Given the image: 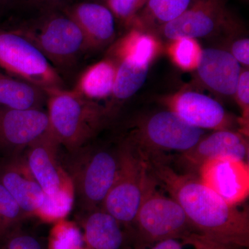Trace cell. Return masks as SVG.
<instances>
[{
  "label": "cell",
  "instance_id": "28",
  "mask_svg": "<svg viewBox=\"0 0 249 249\" xmlns=\"http://www.w3.org/2000/svg\"><path fill=\"white\" fill-rule=\"evenodd\" d=\"M114 17L130 26L147 0H106Z\"/></svg>",
  "mask_w": 249,
  "mask_h": 249
},
{
  "label": "cell",
  "instance_id": "3",
  "mask_svg": "<svg viewBox=\"0 0 249 249\" xmlns=\"http://www.w3.org/2000/svg\"><path fill=\"white\" fill-rule=\"evenodd\" d=\"M68 173L73 196L85 214L102 209L103 202L114 184L119 168V147L87 149L74 152Z\"/></svg>",
  "mask_w": 249,
  "mask_h": 249
},
{
  "label": "cell",
  "instance_id": "8",
  "mask_svg": "<svg viewBox=\"0 0 249 249\" xmlns=\"http://www.w3.org/2000/svg\"><path fill=\"white\" fill-rule=\"evenodd\" d=\"M0 70L44 90L65 88L58 70L14 30L0 29Z\"/></svg>",
  "mask_w": 249,
  "mask_h": 249
},
{
  "label": "cell",
  "instance_id": "35",
  "mask_svg": "<svg viewBox=\"0 0 249 249\" xmlns=\"http://www.w3.org/2000/svg\"><path fill=\"white\" fill-rule=\"evenodd\" d=\"M104 1H106V0H104Z\"/></svg>",
  "mask_w": 249,
  "mask_h": 249
},
{
  "label": "cell",
  "instance_id": "24",
  "mask_svg": "<svg viewBox=\"0 0 249 249\" xmlns=\"http://www.w3.org/2000/svg\"><path fill=\"white\" fill-rule=\"evenodd\" d=\"M202 49L197 40L181 37L170 40L168 53L174 65L184 71H196Z\"/></svg>",
  "mask_w": 249,
  "mask_h": 249
},
{
  "label": "cell",
  "instance_id": "7",
  "mask_svg": "<svg viewBox=\"0 0 249 249\" xmlns=\"http://www.w3.org/2000/svg\"><path fill=\"white\" fill-rule=\"evenodd\" d=\"M127 140L145 156L163 152H186L205 135L204 129L194 127L171 110L160 111L144 118Z\"/></svg>",
  "mask_w": 249,
  "mask_h": 249
},
{
  "label": "cell",
  "instance_id": "4",
  "mask_svg": "<svg viewBox=\"0 0 249 249\" xmlns=\"http://www.w3.org/2000/svg\"><path fill=\"white\" fill-rule=\"evenodd\" d=\"M155 183L150 173L134 224L137 227L138 248L169 238L184 242L196 232L181 205L173 198L160 194Z\"/></svg>",
  "mask_w": 249,
  "mask_h": 249
},
{
  "label": "cell",
  "instance_id": "13",
  "mask_svg": "<svg viewBox=\"0 0 249 249\" xmlns=\"http://www.w3.org/2000/svg\"><path fill=\"white\" fill-rule=\"evenodd\" d=\"M170 110L191 125L202 129H230V116L222 105L207 95L183 90L165 99Z\"/></svg>",
  "mask_w": 249,
  "mask_h": 249
},
{
  "label": "cell",
  "instance_id": "9",
  "mask_svg": "<svg viewBox=\"0 0 249 249\" xmlns=\"http://www.w3.org/2000/svg\"><path fill=\"white\" fill-rule=\"evenodd\" d=\"M235 19L225 0H192L179 17L159 28L156 34L169 40L181 37L202 38L221 31L235 30Z\"/></svg>",
  "mask_w": 249,
  "mask_h": 249
},
{
  "label": "cell",
  "instance_id": "6",
  "mask_svg": "<svg viewBox=\"0 0 249 249\" xmlns=\"http://www.w3.org/2000/svg\"><path fill=\"white\" fill-rule=\"evenodd\" d=\"M14 31L34 44L55 69L73 66L89 52L83 32L67 14L49 15Z\"/></svg>",
  "mask_w": 249,
  "mask_h": 249
},
{
  "label": "cell",
  "instance_id": "34",
  "mask_svg": "<svg viewBox=\"0 0 249 249\" xmlns=\"http://www.w3.org/2000/svg\"><path fill=\"white\" fill-rule=\"evenodd\" d=\"M1 0H0V2H1Z\"/></svg>",
  "mask_w": 249,
  "mask_h": 249
},
{
  "label": "cell",
  "instance_id": "1",
  "mask_svg": "<svg viewBox=\"0 0 249 249\" xmlns=\"http://www.w3.org/2000/svg\"><path fill=\"white\" fill-rule=\"evenodd\" d=\"M144 157L150 173L181 205L198 233L221 243L249 247L248 211L228 204L192 174L177 173L163 155Z\"/></svg>",
  "mask_w": 249,
  "mask_h": 249
},
{
  "label": "cell",
  "instance_id": "15",
  "mask_svg": "<svg viewBox=\"0 0 249 249\" xmlns=\"http://www.w3.org/2000/svg\"><path fill=\"white\" fill-rule=\"evenodd\" d=\"M0 183L27 216L40 214L46 195L31 174L24 157H11L0 165Z\"/></svg>",
  "mask_w": 249,
  "mask_h": 249
},
{
  "label": "cell",
  "instance_id": "17",
  "mask_svg": "<svg viewBox=\"0 0 249 249\" xmlns=\"http://www.w3.org/2000/svg\"><path fill=\"white\" fill-rule=\"evenodd\" d=\"M66 14L83 32L89 52L102 49L114 42L115 17L106 5L92 1L78 3L67 10Z\"/></svg>",
  "mask_w": 249,
  "mask_h": 249
},
{
  "label": "cell",
  "instance_id": "25",
  "mask_svg": "<svg viewBox=\"0 0 249 249\" xmlns=\"http://www.w3.org/2000/svg\"><path fill=\"white\" fill-rule=\"evenodd\" d=\"M25 216L27 214L0 183V242H4L11 233L18 230Z\"/></svg>",
  "mask_w": 249,
  "mask_h": 249
},
{
  "label": "cell",
  "instance_id": "23",
  "mask_svg": "<svg viewBox=\"0 0 249 249\" xmlns=\"http://www.w3.org/2000/svg\"><path fill=\"white\" fill-rule=\"evenodd\" d=\"M116 62L117 70L111 98L113 102H124L133 96L142 88L147 79L150 65L128 59H122Z\"/></svg>",
  "mask_w": 249,
  "mask_h": 249
},
{
  "label": "cell",
  "instance_id": "5",
  "mask_svg": "<svg viewBox=\"0 0 249 249\" xmlns=\"http://www.w3.org/2000/svg\"><path fill=\"white\" fill-rule=\"evenodd\" d=\"M119 168L102 209L124 227L134 225L150 176L142 154L127 139L119 146Z\"/></svg>",
  "mask_w": 249,
  "mask_h": 249
},
{
  "label": "cell",
  "instance_id": "14",
  "mask_svg": "<svg viewBox=\"0 0 249 249\" xmlns=\"http://www.w3.org/2000/svg\"><path fill=\"white\" fill-rule=\"evenodd\" d=\"M242 70L240 64L230 52L207 48L202 49L196 71L198 81L211 92L234 97Z\"/></svg>",
  "mask_w": 249,
  "mask_h": 249
},
{
  "label": "cell",
  "instance_id": "26",
  "mask_svg": "<svg viewBox=\"0 0 249 249\" xmlns=\"http://www.w3.org/2000/svg\"><path fill=\"white\" fill-rule=\"evenodd\" d=\"M48 249H85L83 232L73 224L60 221L51 231Z\"/></svg>",
  "mask_w": 249,
  "mask_h": 249
},
{
  "label": "cell",
  "instance_id": "32",
  "mask_svg": "<svg viewBox=\"0 0 249 249\" xmlns=\"http://www.w3.org/2000/svg\"><path fill=\"white\" fill-rule=\"evenodd\" d=\"M137 249H146L145 248H137ZM150 249H183V244L178 239L169 238L160 241Z\"/></svg>",
  "mask_w": 249,
  "mask_h": 249
},
{
  "label": "cell",
  "instance_id": "18",
  "mask_svg": "<svg viewBox=\"0 0 249 249\" xmlns=\"http://www.w3.org/2000/svg\"><path fill=\"white\" fill-rule=\"evenodd\" d=\"M124 226L102 209L85 214L83 232L85 249H124Z\"/></svg>",
  "mask_w": 249,
  "mask_h": 249
},
{
  "label": "cell",
  "instance_id": "16",
  "mask_svg": "<svg viewBox=\"0 0 249 249\" xmlns=\"http://www.w3.org/2000/svg\"><path fill=\"white\" fill-rule=\"evenodd\" d=\"M248 137L231 129L217 130L200 139L193 148L182 153L181 160L188 167L199 169L205 162L219 158H232L247 162Z\"/></svg>",
  "mask_w": 249,
  "mask_h": 249
},
{
  "label": "cell",
  "instance_id": "12",
  "mask_svg": "<svg viewBox=\"0 0 249 249\" xmlns=\"http://www.w3.org/2000/svg\"><path fill=\"white\" fill-rule=\"evenodd\" d=\"M201 182L211 188L224 201L236 206L248 197V163L232 158L208 160L197 170Z\"/></svg>",
  "mask_w": 249,
  "mask_h": 249
},
{
  "label": "cell",
  "instance_id": "29",
  "mask_svg": "<svg viewBox=\"0 0 249 249\" xmlns=\"http://www.w3.org/2000/svg\"><path fill=\"white\" fill-rule=\"evenodd\" d=\"M5 249H42L40 242L34 236L16 230L4 241Z\"/></svg>",
  "mask_w": 249,
  "mask_h": 249
},
{
  "label": "cell",
  "instance_id": "33",
  "mask_svg": "<svg viewBox=\"0 0 249 249\" xmlns=\"http://www.w3.org/2000/svg\"><path fill=\"white\" fill-rule=\"evenodd\" d=\"M29 2L33 3V4L38 5H52L58 4L59 3H61L65 0H27Z\"/></svg>",
  "mask_w": 249,
  "mask_h": 249
},
{
  "label": "cell",
  "instance_id": "22",
  "mask_svg": "<svg viewBox=\"0 0 249 249\" xmlns=\"http://www.w3.org/2000/svg\"><path fill=\"white\" fill-rule=\"evenodd\" d=\"M192 0H147L129 27L155 32L157 29L179 17Z\"/></svg>",
  "mask_w": 249,
  "mask_h": 249
},
{
  "label": "cell",
  "instance_id": "2",
  "mask_svg": "<svg viewBox=\"0 0 249 249\" xmlns=\"http://www.w3.org/2000/svg\"><path fill=\"white\" fill-rule=\"evenodd\" d=\"M45 91L51 130L60 145L71 153L86 147L110 115L107 107L74 90L54 88Z\"/></svg>",
  "mask_w": 249,
  "mask_h": 249
},
{
  "label": "cell",
  "instance_id": "10",
  "mask_svg": "<svg viewBox=\"0 0 249 249\" xmlns=\"http://www.w3.org/2000/svg\"><path fill=\"white\" fill-rule=\"evenodd\" d=\"M51 131L47 111L42 108L11 109L0 106V152L11 157Z\"/></svg>",
  "mask_w": 249,
  "mask_h": 249
},
{
  "label": "cell",
  "instance_id": "11",
  "mask_svg": "<svg viewBox=\"0 0 249 249\" xmlns=\"http://www.w3.org/2000/svg\"><path fill=\"white\" fill-rule=\"evenodd\" d=\"M59 146L60 144L51 130L24 150V158L46 196L74 197L71 178L58 160Z\"/></svg>",
  "mask_w": 249,
  "mask_h": 249
},
{
  "label": "cell",
  "instance_id": "27",
  "mask_svg": "<svg viewBox=\"0 0 249 249\" xmlns=\"http://www.w3.org/2000/svg\"><path fill=\"white\" fill-rule=\"evenodd\" d=\"M236 102L238 104L242 112V116L238 123L241 126L240 132L249 136V71L248 70H242L240 79L236 89L235 96Z\"/></svg>",
  "mask_w": 249,
  "mask_h": 249
},
{
  "label": "cell",
  "instance_id": "31",
  "mask_svg": "<svg viewBox=\"0 0 249 249\" xmlns=\"http://www.w3.org/2000/svg\"><path fill=\"white\" fill-rule=\"evenodd\" d=\"M231 53L240 65H249V39L240 38L235 40L231 47Z\"/></svg>",
  "mask_w": 249,
  "mask_h": 249
},
{
  "label": "cell",
  "instance_id": "21",
  "mask_svg": "<svg viewBox=\"0 0 249 249\" xmlns=\"http://www.w3.org/2000/svg\"><path fill=\"white\" fill-rule=\"evenodd\" d=\"M47 103L45 90L0 70V106L11 109L42 108Z\"/></svg>",
  "mask_w": 249,
  "mask_h": 249
},
{
  "label": "cell",
  "instance_id": "30",
  "mask_svg": "<svg viewBox=\"0 0 249 249\" xmlns=\"http://www.w3.org/2000/svg\"><path fill=\"white\" fill-rule=\"evenodd\" d=\"M186 244L194 246L196 249H242L239 246L221 243L209 240L199 233H194L186 240Z\"/></svg>",
  "mask_w": 249,
  "mask_h": 249
},
{
  "label": "cell",
  "instance_id": "20",
  "mask_svg": "<svg viewBox=\"0 0 249 249\" xmlns=\"http://www.w3.org/2000/svg\"><path fill=\"white\" fill-rule=\"evenodd\" d=\"M116 70V62L107 56L88 67L78 78L73 90L87 99L96 102L110 98Z\"/></svg>",
  "mask_w": 249,
  "mask_h": 249
},
{
  "label": "cell",
  "instance_id": "19",
  "mask_svg": "<svg viewBox=\"0 0 249 249\" xmlns=\"http://www.w3.org/2000/svg\"><path fill=\"white\" fill-rule=\"evenodd\" d=\"M162 45L153 31L129 27L127 34L111 45L108 56L115 61L128 59L143 65H150L161 52Z\"/></svg>",
  "mask_w": 249,
  "mask_h": 249
}]
</instances>
